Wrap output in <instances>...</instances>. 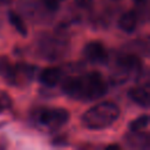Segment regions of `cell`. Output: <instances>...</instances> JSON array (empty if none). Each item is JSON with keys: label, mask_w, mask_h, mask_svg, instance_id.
Wrapping results in <instances>:
<instances>
[{"label": "cell", "mask_w": 150, "mask_h": 150, "mask_svg": "<svg viewBox=\"0 0 150 150\" xmlns=\"http://www.w3.org/2000/svg\"><path fill=\"white\" fill-rule=\"evenodd\" d=\"M62 75H63V71H62L61 68H59V67H47L40 73L39 80L42 84H45L47 87H54L61 81Z\"/></svg>", "instance_id": "cell-5"}, {"label": "cell", "mask_w": 150, "mask_h": 150, "mask_svg": "<svg viewBox=\"0 0 150 150\" xmlns=\"http://www.w3.org/2000/svg\"><path fill=\"white\" fill-rule=\"evenodd\" d=\"M7 15H8V21L15 28V30L19 34H21L22 36H26L28 34V28H27L25 21L22 20V18L16 12H14V11H9Z\"/></svg>", "instance_id": "cell-10"}, {"label": "cell", "mask_w": 150, "mask_h": 150, "mask_svg": "<svg viewBox=\"0 0 150 150\" xmlns=\"http://www.w3.org/2000/svg\"><path fill=\"white\" fill-rule=\"evenodd\" d=\"M81 77L80 98L84 101H94L103 97L107 94L108 84L102 77L100 71H89Z\"/></svg>", "instance_id": "cell-2"}, {"label": "cell", "mask_w": 150, "mask_h": 150, "mask_svg": "<svg viewBox=\"0 0 150 150\" xmlns=\"http://www.w3.org/2000/svg\"><path fill=\"white\" fill-rule=\"evenodd\" d=\"M11 105H12V100H11V97H9L5 91H1V90H0V114H1L4 110L11 108Z\"/></svg>", "instance_id": "cell-12"}, {"label": "cell", "mask_w": 150, "mask_h": 150, "mask_svg": "<svg viewBox=\"0 0 150 150\" xmlns=\"http://www.w3.org/2000/svg\"><path fill=\"white\" fill-rule=\"evenodd\" d=\"M107 150H112V149H116V150H120L121 149V145L120 144H109L105 146Z\"/></svg>", "instance_id": "cell-15"}, {"label": "cell", "mask_w": 150, "mask_h": 150, "mask_svg": "<svg viewBox=\"0 0 150 150\" xmlns=\"http://www.w3.org/2000/svg\"><path fill=\"white\" fill-rule=\"evenodd\" d=\"M35 116L40 124L50 129H59L69 121L70 114L64 108H40Z\"/></svg>", "instance_id": "cell-3"}, {"label": "cell", "mask_w": 150, "mask_h": 150, "mask_svg": "<svg viewBox=\"0 0 150 150\" xmlns=\"http://www.w3.org/2000/svg\"><path fill=\"white\" fill-rule=\"evenodd\" d=\"M149 116L148 115H142L137 118H135L134 121L130 122L129 124V129L130 132H142L144 129L148 128L149 125Z\"/></svg>", "instance_id": "cell-11"}, {"label": "cell", "mask_w": 150, "mask_h": 150, "mask_svg": "<svg viewBox=\"0 0 150 150\" xmlns=\"http://www.w3.org/2000/svg\"><path fill=\"white\" fill-rule=\"evenodd\" d=\"M0 76L4 77L8 83L15 84L16 67L6 55L0 56Z\"/></svg>", "instance_id": "cell-7"}, {"label": "cell", "mask_w": 150, "mask_h": 150, "mask_svg": "<svg viewBox=\"0 0 150 150\" xmlns=\"http://www.w3.org/2000/svg\"><path fill=\"white\" fill-rule=\"evenodd\" d=\"M42 5L45 6V8L49 12H56L59 9V5L60 1L59 0H42Z\"/></svg>", "instance_id": "cell-13"}, {"label": "cell", "mask_w": 150, "mask_h": 150, "mask_svg": "<svg viewBox=\"0 0 150 150\" xmlns=\"http://www.w3.org/2000/svg\"><path fill=\"white\" fill-rule=\"evenodd\" d=\"M128 96L136 104L143 108L149 107V90L146 87H142V86L132 87L128 90Z\"/></svg>", "instance_id": "cell-9"}, {"label": "cell", "mask_w": 150, "mask_h": 150, "mask_svg": "<svg viewBox=\"0 0 150 150\" xmlns=\"http://www.w3.org/2000/svg\"><path fill=\"white\" fill-rule=\"evenodd\" d=\"M59 1H66V0H59Z\"/></svg>", "instance_id": "cell-16"}, {"label": "cell", "mask_w": 150, "mask_h": 150, "mask_svg": "<svg viewBox=\"0 0 150 150\" xmlns=\"http://www.w3.org/2000/svg\"><path fill=\"white\" fill-rule=\"evenodd\" d=\"M120 107L111 101H104L89 108L82 115V123L86 128L93 130H101L110 127L118 117Z\"/></svg>", "instance_id": "cell-1"}, {"label": "cell", "mask_w": 150, "mask_h": 150, "mask_svg": "<svg viewBox=\"0 0 150 150\" xmlns=\"http://www.w3.org/2000/svg\"><path fill=\"white\" fill-rule=\"evenodd\" d=\"M83 55L89 62L97 64H105L109 59L105 47L100 41L88 42L83 48Z\"/></svg>", "instance_id": "cell-4"}, {"label": "cell", "mask_w": 150, "mask_h": 150, "mask_svg": "<svg viewBox=\"0 0 150 150\" xmlns=\"http://www.w3.org/2000/svg\"><path fill=\"white\" fill-rule=\"evenodd\" d=\"M62 91L71 97V98H80V91H81V77L80 76H68L62 81L61 84Z\"/></svg>", "instance_id": "cell-6"}, {"label": "cell", "mask_w": 150, "mask_h": 150, "mask_svg": "<svg viewBox=\"0 0 150 150\" xmlns=\"http://www.w3.org/2000/svg\"><path fill=\"white\" fill-rule=\"evenodd\" d=\"M138 23V14L136 11H128L118 19V27L125 33H132Z\"/></svg>", "instance_id": "cell-8"}, {"label": "cell", "mask_w": 150, "mask_h": 150, "mask_svg": "<svg viewBox=\"0 0 150 150\" xmlns=\"http://www.w3.org/2000/svg\"><path fill=\"white\" fill-rule=\"evenodd\" d=\"M93 2H94V0H75V5L80 8H83V9L91 7Z\"/></svg>", "instance_id": "cell-14"}]
</instances>
